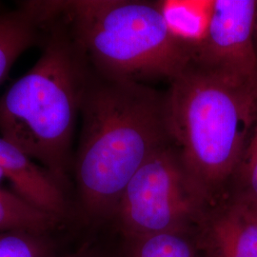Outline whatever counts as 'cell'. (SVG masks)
I'll return each mask as SVG.
<instances>
[{"label": "cell", "mask_w": 257, "mask_h": 257, "mask_svg": "<svg viewBox=\"0 0 257 257\" xmlns=\"http://www.w3.org/2000/svg\"><path fill=\"white\" fill-rule=\"evenodd\" d=\"M48 234L31 230L0 231V257H58Z\"/></svg>", "instance_id": "obj_12"}, {"label": "cell", "mask_w": 257, "mask_h": 257, "mask_svg": "<svg viewBox=\"0 0 257 257\" xmlns=\"http://www.w3.org/2000/svg\"><path fill=\"white\" fill-rule=\"evenodd\" d=\"M212 1H161V9L172 31L194 47L202 40L211 16Z\"/></svg>", "instance_id": "obj_10"}, {"label": "cell", "mask_w": 257, "mask_h": 257, "mask_svg": "<svg viewBox=\"0 0 257 257\" xmlns=\"http://www.w3.org/2000/svg\"><path fill=\"white\" fill-rule=\"evenodd\" d=\"M131 257H195L191 244L176 231L140 236Z\"/></svg>", "instance_id": "obj_13"}, {"label": "cell", "mask_w": 257, "mask_h": 257, "mask_svg": "<svg viewBox=\"0 0 257 257\" xmlns=\"http://www.w3.org/2000/svg\"><path fill=\"white\" fill-rule=\"evenodd\" d=\"M44 17L39 1H19L17 8L0 11V84L24 52L39 47Z\"/></svg>", "instance_id": "obj_9"}, {"label": "cell", "mask_w": 257, "mask_h": 257, "mask_svg": "<svg viewBox=\"0 0 257 257\" xmlns=\"http://www.w3.org/2000/svg\"><path fill=\"white\" fill-rule=\"evenodd\" d=\"M6 179V176L3 174V172L0 170V188H1V184L3 183V181Z\"/></svg>", "instance_id": "obj_15"}, {"label": "cell", "mask_w": 257, "mask_h": 257, "mask_svg": "<svg viewBox=\"0 0 257 257\" xmlns=\"http://www.w3.org/2000/svg\"><path fill=\"white\" fill-rule=\"evenodd\" d=\"M0 11H1V9H0Z\"/></svg>", "instance_id": "obj_18"}, {"label": "cell", "mask_w": 257, "mask_h": 257, "mask_svg": "<svg viewBox=\"0 0 257 257\" xmlns=\"http://www.w3.org/2000/svg\"><path fill=\"white\" fill-rule=\"evenodd\" d=\"M178 156L170 144L159 149L128 182L113 216L139 236L176 231L202 210Z\"/></svg>", "instance_id": "obj_5"}, {"label": "cell", "mask_w": 257, "mask_h": 257, "mask_svg": "<svg viewBox=\"0 0 257 257\" xmlns=\"http://www.w3.org/2000/svg\"><path fill=\"white\" fill-rule=\"evenodd\" d=\"M0 170L24 201L58 220L68 217L71 205L67 191L44 168L1 137Z\"/></svg>", "instance_id": "obj_7"}, {"label": "cell", "mask_w": 257, "mask_h": 257, "mask_svg": "<svg viewBox=\"0 0 257 257\" xmlns=\"http://www.w3.org/2000/svg\"><path fill=\"white\" fill-rule=\"evenodd\" d=\"M210 242L214 257H257V206L236 199L213 213Z\"/></svg>", "instance_id": "obj_8"}, {"label": "cell", "mask_w": 257, "mask_h": 257, "mask_svg": "<svg viewBox=\"0 0 257 257\" xmlns=\"http://www.w3.org/2000/svg\"><path fill=\"white\" fill-rule=\"evenodd\" d=\"M193 62L245 80H257L256 0H215Z\"/></svg>", "instance_id": "obj_6"}, {"label": "cell", "mask_w": 257, "mask_h": 257, "mask_svg": "<svg viewBox=\"0 0 257 257\" xmlns=\"http://www.w3.org/2000/svg\"><path fill=\"white\" fill-rule=\"evenodd\" d=\"M254 204H255V203H254ZM256 206H257V204H256Z\"/></svg>", "instance_id": "obj_17"}, {"label": "cell", "mask_w": 257, "mask_h": 257, "mask_svg": "<svg viewBox=\"0 0 257 257\" xmlns=\"http://www.w3.org/2000/svg\"><path fill=\"white\" fill-rule=\"evenodd\" d=\"M60 7L92 71L103 77L171 81L193 61V46L172 31L160 2L72 0Z\"/></svg>", "instance_id": "obj_4"}, {"label": "cell", "mask_w": 257, "mask_h": 257, "mask_svg": "<svg viewBox=\"0 0 257 257\" xmlns=\"http://www.w3.org/2000/svg\"><path fill=\"white\" fill-rule=\"evenodd\" d=\"M60 222L24 201L16 193L0 188V231L22 230L50 233Z\"/></svg>", "instance_id": "obj_11"}, {"label": "cell", "mask_w": 257, "mask_h": 257, "mask_svg": "<svg viewBox=\"0 0 257 257\" xmlns=\"http://www.w3.org/2000/svg\"><path fill=\"white\" fill-rule=\"evenodd\" d=\"M165 94L170 143L202 202L233 178L257 122V80L191 62Z\"/></svg>", "instance_id": "obj_3"}, {"label": "cell", "mask_w": 257, "mask_h": 257, "mask_svg": "<svg viewBox=\"0 0 257 257\" xmlns=\"http://www.w3.org/2000/svg\"><path fill=\"white\" fill-rule=\"evenodd\" d=\"M40 5L44 17L40 57L1 95L0 135L67 191L76 121L92 68L60 1H40Z\"/></svg>", "instance_id": "obj_2"}, {"label": "cell", "mask_w": 257, "mask_h": 257, "mask_svg": "<svg viewBox=\"0 0 257 257\" xmlns=\"http://www.w3.org/2000/svg\"><path fill=\"white\" fill-rule=\"evenodd\" d=\"M59 257V256H58ZM65 257H88L86 255H72V256H65Z\"/></svg>", "instance_id": "obj_16"}, {"label": "cell", "mask_w": 257, "mask_h": 257, "mask_svg": "<svg viewBox=\"0 0 257 257\" xmlns=\"http://www.w3.org/2000/svg\"><path fill=\"white\" fill-rule=\"evenodd\" d=\"M233 178L241 186L237 199L257 204V122Z\"/></svg>", "instance_id": "obj_14"}, {"label": "cell", "mask_w": 257, "mask_h": 257, "mask_svg": "<svg viewBox=\"0 0 257 257\" xmlns=\"http://www.w3.org/2000/svg\"><path fill=\"white\" fill-rule=\"evenodd\" d=\"M73 171L78 204L90 219L113 216L127 185L170 144L165 95L142 83L112 80L92 70L83 95Z\"/></svg>", "instance_id": "obj_1"}]
</instances>
